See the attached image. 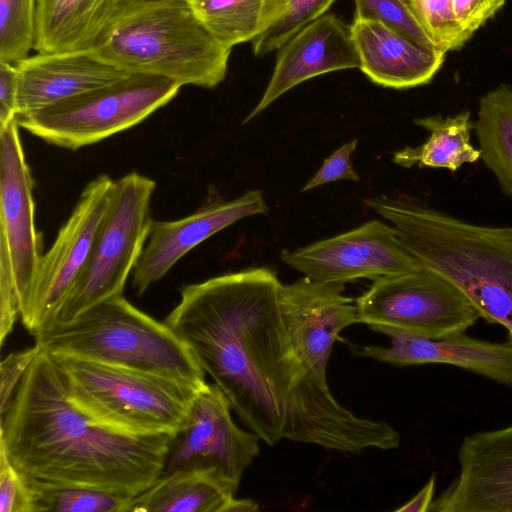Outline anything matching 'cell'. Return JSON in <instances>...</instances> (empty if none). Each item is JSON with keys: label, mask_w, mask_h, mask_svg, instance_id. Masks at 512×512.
Returning a JSON list of instances; mask_svg holds the SVG:
<instances>
[{"label": "cell", "mask_w": 512, "mask_h": 512, "mask_svg": "<svg viewBox=\"0 0 512 512\" xmlns=\"http://www.w3.org/2000/svg\"><path fill=\"white\" fill-rule=\"evenodd\" d=\"M280 287L267 267L189 284L164 322L266 444L285 438L344 453L397 448L392 426L352 413L304 365L283 320Z\"/></svg>", "instance_id": "obj_1"}, {"label": "cell", "mask_w": 512, "mask_h": 512, "mask_svg": "<svg viewBox=\"0 0 512 512\" xmlns=\"http://www.w3.org/2000/svg\"><path fill=\"white\" fill-rule=\"evenodd\" d=\"M172 436L127 433L83 411L42 349L1 415L0 445L25 475L128 496L161 476Z\"/></svg>", "instance_id": "obj_2"}, {"label": "cell", "mask_w": 512, "mask_h": 512, "mask_svg": "<svg viewBox=\"0 0 512 512\" xmlns=\"http://www.w3.org/2000/svg\"><path fill=\"white\" fill-rule=\"evenodd\" d=\"M366 204L421 266L455 284L512 342V226L471 223L401 198L373 197Z\"/></svg>", "instance_id": "obj_3"}, {"label": "cell", "mask_w": 512, "mask_h": 512, "mask_svg": "<svg viewBox=\"0 0 512 512\" xmlns=\"http://www.w3.org/2000/svg\"><path fill=\"white\" fill-rule=\"evenodd\" d=\"M231 50L187 0H124L93 48L127 73L203 88L225 79Z\"/></svg>", "instance_id": "obj_4"}, {"label": "cell", "mask_w": 512, "mask_h": 512, "mask_svg": "<svg viewBox=\"0 0 512 512\" xmlns=\"http://www.w3.org/2000/svg\"><path fill=\"white\" fill-rule=\"evenodd\" d=\"M35 344L71 356L204 386L205 372L189 346L165 323L122 295L106 299L74 319L42 328Z\"/></svg>", "instance_id": "obj_5"}, {"label": "cell", "mask_w": 512, "mask_h": 512, "mask_svg": "<svg viewBox=\"0 0 512 512\" xmlns=\"http://www.w3.org/2000/svg\"><path fill=\"white\" fill-rule=\"evenodd\" d=\"M50 355L71 400L79 408L112 428L136 435L177 432L206 385L196 386L71 356Z\"/></svg>", "instance_id": "obj_6"}, {"label": "cell", "mask_w": 512, "mask_h": 512, "mask_svg": "<svg viewBox=\"0 0 512 512\" xmlns=\"http://www.w3.org/2000/svg\"><path fill=\"white\" fill-rule=\"evenodd\" d=\"M155 188L154 180L137 172L114 180L110 203L86 265L57 311L42 328L68 322L90 307L122 295L154 221L150 203Z\"/></svg>", "instance_id": "obj_7"}, {"label": "cell", "mask_w": 512, "mask_h": 512, "mask_svg": "<svg viewBox=\"0 0 512 512\" xmlns=\"http://www.w3.org/2000/svg\"><path fill=\"white\" fill-rule=\"evenodd\" d=\"M181 85L147 74L116 82L17 116L19 127L43 141L77 150L138 125L169 103Z\"/></svg>", "instance_id": "obj_8"}, {"label": "cell", "mask_w": 512, "mask_h": 512, "mask_svg": "<svg viewBox=\"0 0 512 512\" xmlns=\"http://www.w3.org/2000/svg\"><path fill=\"white\" fill-rule=\"evenodd\" d=\"M356 306L360 323L374 331L393 329L431 339L465 332L481 317L455 284L423 266L373 280Z\"/></svg>", "instance_id": "obj_9"}, {"label": "cell", "mask_w": 512, "mask_h": 512, "mask_svg": "<svg viewBox=\"0 0 512 512\" xmlns=\"http://www.w3.org/2000/svg\"><path fill=\"white\" fill-rule=\"evenodd\" d=\"M259 440L234 423L231 406L219 387L206 383L185 424L172 436L161 476L198 472L235 494L243 472L259 453Z\"/></svg>", "instance_id": "obj_10"}, {"label": "cell", "mask_w": 512, "mask_h": 512, "mask_svg": "<svg viewBox=\"0 0 512 512\" xmlns=\"http://www.w3.org/2000/svg\"><path fill=\"white\" fill-rule=\"evenodd\" d=\"M114 180L101 174L82 191L52 246L42 255L20 319L34 335L57 311L82 273L108 209Z\"/></svg>", "instance_id": "obj_11"}, {"label": "cell", "mask_w": 512, "mask_h": 512, "mask_svg": "<svg viewBox=\"0 0 512 512\" xmlns=\"http://www.w3.org/2000/svg\"><path fill=\"white\" fill-rule=\"evenodd\" d=\"M281 259L310 279L344 284L421 267L401 244L393 227L378 220L293 251L284 250Z\"/></svg>", "instance_id": "obj_12"}, {"label": "cell", "mask_w": 512, "mask_h": 512, "mask_svg": "<svg viewBox=\"0 0 512 512\" xmlns=\"http://www.w3.org/2000/svg\"><path fill=\"white\" fill-rule=\"evenodd\" d=\"M0 244L8 253L22 307L43 253L35 226L33 179L17 120L0 128Z\"/></svg>", "instance_id": "obj_13"}, {"label": "cell", "mask_w": 512, "mask_h": 512, "mask_svg": "<svg viewBox=\"0 0 512 512\" xmlns=\"http://www.w3.org/2000/svg\"><path fill=\"white\" fill-rule=\"evenodd\" d=\"M343 291L344 283L308 277L280 287V309L292 344L324 385L334 342L344 328L360 323L356 303Z\"/></svg>", "instance_id": "obj_14"}, {"label": "cell", "mask_w": 512, "mask_h": 512, "mask_svg": "<svg viewBox=\"0 0 512 512\" xmlns=\"http://www.w3.org/2000/svg\"><path fill=\"white\" fill-rule=\"evenodd\" d=\"M458 461V475L429 511L512 512V426L466 436Z\"/></svg>", "instance_id": "obj_15"}, {"label": "cell", "mask_w": 512, "mask_h": 512, "mask_svg": "<svg viewBox=\"0 0 512 512\" xmlns=\"http://www.w3.org/2000/svg\"><path fill=\"white\" fill-rule=\"evenodd\" d=\"M268 213L262 192L250 190L230 201H216L174 221H153L132 271V286L140 296L190 250L238 220Z\"/></svg>", "instance_id": "obj_16"}, {"label": "cell", "mask_w": 512, "mask_h": 512, "mask_svg": "<svg viewBox=\"0 0 512 512\" xmlns=\"http://www.w3.org/2000/svg\"><path fill=\"white\" fill-rule=\"evenodd\" d=\"M352 68H359V58L349 26L333 14L322 15L278 49L270 81L244 123L298 84L322 74Z\"/></svg>", "instance_id": "obj_17"}, {"label": "cell", "mask_w": 512, "mask_h": 512, "mask_svg": "<svg viewBox=\"0 0 512 512\" xmlns=\"http://www.w3.org/2000/svg\"><path fill=\"white\" fill-rule=\"evenodd\" d=\"M380 333L391 338L390 347L369 345L354 353L395 366L449 364L512 386V342L491 343L471 338L465 332L436 339L393 329Z\"/></svg>", "instance_id": "obj_18"}, {"label": "cell", "mask_w": 512, "mask_h": 512, "mask_svg": "<svg viewBox=\"0 0 512 512\" xmlns=\"http://www.w3.org/2000/svg\"><path fill=\"white\" fill-rule=\"evenodd\" d=\"M18 115L74 97L130 75L93 50L37 53L16 64Z\"/></svg>", "instance_id": "obj_19"}, {"label": "cell", "mask_w": 512, "mask_h": 512, "mask_svg": "<svg viewBox=\"0 0 512 512\" xmlns=\"http://www.w3.org/2000/svg\"><path fill=\"white\" fill-rule=\"evenodd\" d=\"M359 69L375 84L408 89L428 84L446 53L422 46L382 22L354 15L349 26Z\"/></svg>", "instance_id": "obj_20"}, {"label": "cell", "mask_w": 512, "mask_h": 512, "mask_svg": "<svg viewBox=\"0 0 512 512\" xmlns=\"http://www.w3.org/2000/svg\"><path fill=\"white\" fill-rule=\"evenodd\" d=\"M124 0H37L34 50H93Z\"/></svg>", "instance_id": "obj_21"}, {"label": "cell", "mask_w": 512, "mask_h": 512, "mask_svg": "<svg viewBox=\"0 0 512 512\" xmlns=\"http://www.w3.org/2000/svg\"><path fill=\"white\" fill-rule=\"evenodd\" d=\"M470 111L464 110L454 116L441 115L417 118L415 125L429 131L426 141L416 147H405L393 154V162L399 166L445 168L455 172L462 165L480 159V149L473 146L470 131Z\"/></svg>", "instance_id": "obj_22"}, {"label": "cell", "mask_w": 512, "mask_h": 512, "mask_svg": "<svg viewBox=\"0 0 512 512\" xmlns=\"http://www.w3.org/2000/svg\"><path fill=\"white\" fill-rule=\"evenodd\" d=\"M234 495L205 474L176 471L135 495L128 512H225Z\"/></svg>", "instance_id": "obj_23"}, {"label": "cell", "mask_w": 512, "mask_h": 512, "mask_svg": "<svg viewBox=\"0 0 512 512\" xmlns=\"http://www.w3.org/2000/svg\"><path fill=\"white\" fill-rule=\"evenodd\" d=\"M198 18L223 45L253 41L284 15L288 0H189Z\"/></svg>", "instance_id": "obj_24"}, {"label": "cell", "mask_w": 512, "mask_h": 512, "mask_svg": "<svg viewBox=\"0 0 512 512\" xmlns=\"http://www.w3.org/2000/svg\"><path fill=\"white\" fill-rule=\"evenodd\" d=\"M474 130L480 159L496 177L501 191L512 196V87L499 85L479 100Z\"/></svg>", "instance_id": "obj_25"}, {"label": "cell", "mask_w": 512, "mask_h": 512, "mask_svg": "<svg viewBox=\"0 0 512 512\" xmlns=\"http://www.w3.org/2000/svg\"><path fill=\"white\" fill-rule=\"evenodd\" d=\"M32 512H128L134 496L27 476Z\"/></svg>", "instance_id": "obj_26"}, {"label": "cell", "mask_w": 512, "mask_h": 512, "mask_svg": "<svg viewBox=\"0 0 512 512\" xmlns=\"http://www.w3.org/2000/svg\"><path fill=\"white\" fill-rule=\"evenodd\" d=\"M37 0H0V61L17 64L34 49Z\"/></svg>", "instance_id": "obj_27"}, {"label": "cell", "mask_w": 512, "mask_h": 512, "mask_svg": "<svg viewBox=\"0 0 512 512\" xmlns=\"http://www.w3.org/2000/svg\"><path fill=\"white\" fill-rule=\"evenodd\" d=\"M335 0H288V6L279 21L252 41L255 56H264L278 50L289 38L307 24L326 13Z\"/></svg>", "instance_id": "obj_28"}, {"label": "cell", "mask_w": 512, "mask_h": 512, "mask_svg": "<svg viewBox=\"0 0 512 512\" xmlns=\"http://www.w3.org/2000/svg\"><path fill=\"white\" fill-rule=\"evenodd\" d=\"M408 1L436 49L447 53L467 42L454 17L453 0Z\"/></svg>", "instance_id": "obj_29"}, {"label": "cell", "mask_w": 512, "mask_h": 512, "mask_svg": "<svg viewBox=\"0 0 512 512\" xmlns=\"http://www.w3.org/2000/svg\"><path fill=\"white\" fill-rule=\"evenodd\" d=\"M354 3L356 16L378 20L422 46L435 48L408 0H354Z\"/></svg>", "instance_id": "obj_30"}, {"label": "cell", "mask_w": 512, "mask_h": 512, "mask_svg": "<svg viewBox=\"0 0 512 512\" xmlns=\"http://www.w3.org/2000/svg\"><path fill=\"white\" fill-rule=\"evenodd\" d=\"M0 512H32L27 477L0 445Z\"/></svg>", "instance_id": "obj_31"}, {"label": "cell", "mask_w": 512, "mask_h": 512, "mask_svg": "<svg viewBox=\"0 0 512 512\" xmlns=\"http://www.w3.org/2000/svg\"><path fill=\"white\" fill-rule=\"evenodd\" d=\"M21 314L20 298L11 262L5 247L0 244V345L13 330Z\"/></svg>", "instance_id": "obj_32"}, {"label": "cell", "mask_w": 512, "mask_h": 512, "mask_svg": "<svg viewBox=\"0 0 512 512\" xmlns=\"http://www.w3.org/2000/svg\"><path fill=\"white\" fill-rule=\"evenodd\" d=\"M40 347L11 352L1 361L0 365V413L3 415L9 408L15 392L26 370L37 356Z\"/></svg>", "instance_id": "obj_33"}, {"label": "cell", "mask_w": 512, "mask_h": 512, "mask_svg": "<svg viewBox=\"0 0 512 512\" xmlns=\"http://www.w3.org/2000/svg\"><path fill=\"white\" fill-rule=\"evenodd\" d=\"M357 143L358 141L353 139L328 156L319 170L304 185L302 192L342 179L359 181V176L352 168L351 163V154L356 149Z\"/></svg>", "instance_id": "obj_34"}, {"label": "cell", "mask_w": 512, "mask_h": 512, "mask_svg": "<svg viewBox=\"0 0 512 512\" xmlns=\"http://www.w3.org/2000/svg\"><path fill=\"white\" fill-rule=\"evenodd\" d=\"M497 12L492 0H453L454 17L467 41Z\"/></svg>", "instance_id": "obj_35"}, {"label": "cell", "mask_w": 512, "mask_h": 512, "mask_svg": "<svg viewBox=\"0 0 512 512\" xmlns=\"http://www.w3.org/2000/svg\"><path fill=\"white\" fill-rule=\"evenodd\" d=\"M18 113L16 64L0 61V128L16 120Z\"/></svg>", "instance_id": "obj_36"}, {"label": "cell", "mask_w": 512, "mask_h": 512, "mask_svg": "<svg viewBox=\"0 0 512 512\" xmlns=\"http://www.w3.org/2000/svg\"><path fill=\"white\" fill-rule=\"evenodd\" d=\"M436 480L432 475L424 487L408 502L395 509L397 512H424L429 511L435 493Z\"/></svg>", "instance_id": "obj_37"}, {"label": "cell", "mask_w": 512, "mask_h": 512, "mask_svg": "<svg viewBox=\"0 0 512 512\" xmlns=\"http://www.w3.org/2000/svg\"><path fill=\"white\" fill-rule=\"evenodd\" d=\"M258 510L259 507L257 503L251 499H236L234 497L227 506L225 512H254Z\"/></svg>", "instance_id": "obj_38"}, {"label": "cell", "mask_w": 512, "mask_h": 512, "mask_svg": "<svg viewBox=\"0 0 512 512\" xmlns=\"http://www.w3.org/2000/svg\"><path fill=\"white\" fill-rule=\"evenodd\" d=\"M498 11L504 6L506 0H492Z\"/></svg>", "instance_id": "obj_39"}, {"label": "cell", "mask_w": 512, "mask_h": 512, "mask_svg": "<svg viewBox=\"0 0 512 512\" xmlns=\"http://www.w3.org/2000/svg\"><path fill=\"white\" fill-rule=\"evenodd\" d=\"M187 1H189V0H187Z\"/></svg>", "instance_id": "obj_40"}]
</instances>
